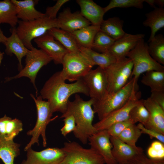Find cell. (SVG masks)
<instances>
[{
  "label": "cell",
  "mask_w": 164,
  "mask_h": 164,
  "mask_svg": "<svg viewBox=\"0 0 164 164\" xmlns=\"http://www.w3.org/2000/svg\"><path fill=\"white\" fill-rule=\"evenodd\" d=\"M43 99L49 102L52 112L64 114L66 111L69 97L73 94L82 93L89 96V91L83 79L67 84L62 78L60 71L53 74L46 82L40 91Z\"/></svg>",
  "instance_id": "1"
},
{
  "label": "cell",
  "mask_w": 164,
  "mask_h": 164,
  "mask_svg": "<svg viewBox=\"0 0 164 164\" xmlns=\"http://www.w3.org/2000/svg\"><path fill=\"white\" fill-rule=\"evenodd\" d=\"M94 99L84 100L77 94L73 101H68L66 111L60 118L72 115L75 120L76 128L73 132L76 138L84 144H86L89 138L97 132L92 122L95 113L92 108Z\"/></svg>",
  "instance_id": "2"
},
{
  "label": "cell",
  "mask_w": 164,
  "mask_h": 164,
  "mask_svg": "<svg viewBox=\"0 0 164 164\" xmlns=\"http://www.w3.org/2000/svg\"><path fill=\"white\" fill-rule=\"evenodd\" d=\"M138 79L132 77L117 92L108 94L100 100L94 99L93 109L95 113L97 114L99 120L121 108L127 102L132 95L138 90Z\"/></svg>",
  "instance_id": "3"
},
{
  "label": "cell",
  "mask_w": 164,
  "mask_h": 164,
  "mask_svg": "<svg viewBox=\"0 0 164 164\" xmlns=\"http://www.w3.org/2000/svg\"><path fill=\"white\" fill-rule=\"evenodd\" d=\"M16 32L25 46L31 50L34 47L32 41L43 35L51 29L59 28L57 18L44 17L28 21L19 20Z\"/></svg>",
  "instance_id": "4"
},
{
  "label": "cell",
  "mask_w": 164,
  "mask_h": 164,
  "mask_svg": "<svg viewBox=\"0 0 164 164\" xmlns=\"http://www.w3.org/2000/svg\"><path fill=\"white\" fill-rule=\"evenodd\" d=\"M30 95L35 102L37 111V119L34 128L27 132L28 136H32L29 143L24 149L26 151L32 145L36 143L39 145V138L41 135L43 139V146L46 147L47 145V139L46 135V127L50 122L56 119V116L52 118L53 113L52 112L49 102L43 100L40 95L36 96L30 94Z\"/></svg>",
  "instance_id": "5"
},
{
  "label": "cell",
  "mask_w": 164,
  "mask_h": 164,
  "mask_svg": "<svg viewBox=\"0 0 164 164\" xmlns=\"http://www.w3.org/2000/svg\"><path fill=\"white\" fill-rule=\"evenodd\" d=\"M132 61L133 67L131 78L138 79L141 74L150 70L164 72V67L154 60L148 50V44L144 39L140 40L135 47L126 55Z\"/></svg>",
  "instance_id": "6"
},
{
  "label": "cell",
  "mask_w": 164,
  "mask_h": 164,
  "mask_svg": "<svg viewBox=\"0 0 164 164\" xmlns=\"http://www.w3.org/2000/svg\"><path fill=\"white\" fill-rule=\"evenodd\" d=\"M133 67L132 60L125 57L104 69L108 82V94L117 92L127 84L131 78Z\"/></svg>",
  "instance_id": "7"
},
{
  "label": "cell",
  "mask_w": 164,
  "mask_h": 164,
  "mask_svg": "<svg viewBox=\"0 0 164 164\" xmlns=\"http://www.w3.org/2000/svg\"><path fill=\"white\" fill-rule=\"evenodd\" d=\"M64 157L59 164H104L103 157L94 149L83 147L74 142H66L62 148Z\"/></svg>",
  "instance_id": "8"
},
{
  "label": "cell",
  "mask_w": 164,
  "mask_h": 164,
  "mask_svg": "<svg viewBox=\"0 0 164 164\" xmlns=\"http://www.w3.org/2000/svg\"><path fill=\"white\" fill-rule=\"evenodd\" d=\"M61 75L65 80L76 81L82 78L92 69L93 66L80 52L67 53L62 64Z\"/></svg>",
  "instance_id": "9"
},
{
  "label": "cell",
  "mask_w": 164,
  "mask_h": 164,
  "mask_svg": "<svg viewBox=\"0 0 164 164\" xmlns=\"http://www.w3.org/2000/svg\"><path fill=\"white\" fill-rule=\"evenodd\" d=\"M52 60V59L42 50L34 47L29 50L26 56L25 67L17 74L8 77L6 80L10 81L23 77L28 78L36 89L37 96L38 91L35 84L37 74L42 67Z\"/></svg>",
  "instance_id": "10"
},
{
  "label": "cell",
  "mask_w": 164,
  "mask_h": 164,
  "mask_svg": "<svg viewBox=\"0 0 164 164\" xmlns=\"http://www.w3.org/2000/svg\"><path fill=\"white\" fill-rule=\"evenodd\" d=\"M89 91V96L100 100L108 94V82L104 70L98 67L91 69L83 78Z\"/></svg>",
  "instance_id": "11"
},
{
  "label": "cell",
  "mask_w": 164,
  "mask_h": 164,
  "mask_svg": "<svg viewBox=\"0 0 164 164\" xmlns=\"http://www.w3.org/2000/svg\"><path fill=\"white\" fill-rule=\"evenodd\" d=\"M140 94L138 91L135 93L123 106L110 113L94 124V127L98 131L106 130L114 123L128 119L130 111L140 101Z\"/></svg>",
  "instance_id": "12"
},
{
  "label": "cell",
  "mask_w": 164,
  "mask_h": 164,
  "mask_svg": "<svg viewBox=\"0 0 164 164\" xmlns=\"http://www.w3.org/2000/svg\"><path fill=\"white\" fill-rule=\"evenodd\" d=\"M27 158L21 164H59L65 154L62 148H48L39 152L31 147L27 151Z\"/></svg>",
  "instance_id": "13"
},
{
  "label": "cell",
  "mask_w": 164,
  "mask_h": 164,
  "mask_svg": "<svg viewBox=\"0 0 164 164\" xmlns=\"http://www.w3.org/2000/svg\"><path fill=\"white\" fill-rule=\"evenodd\" d=\"M34 40L37 46L50 57L56 64H62L63 57L68 52L48 32Z\"/></svg>",
  "instance_id": "14"
},
{
  "label": "cell",
  "mask_w": 164,
  "mask_h": 164,
  "mask_svg": "<svg viewBox=\"0 0 164 164\" xmlns=\"http://www.w3.org/2000/svg\"><path fill=\"white\" fill-rule=\"evenodd\" d=\"M88 141L91 147L95 149L103 157L105 164H118L113 155V146L106 130L98 131L91 136Z\"/></svg>",
  "instance_id": "15"
},
{
  "label": "cell",
  "mask_w": 164,
  "mask_h": 164,
  "mask_svg": "<svg viewBox=\"0 0 164 164\" xmlns=\"http://www.w3.org/2000/svg\"><path fill=\"white\" fill-rule=\"evenodd\" d=\"M59 28L69 32L91 25L90 22L76 11L72 13L69 8L65 9L57 18Z\"/></svg>",
  "instance_id": "16"
},
{
  "label": "cell",
  "mask_w": 164,
  "mask_h": 164,
  "mask_svg": "<svg viewBox=\"0 0 164 164\" xmlns=\"http://www.w3.org/2000/svg\"><path fill=\"white\" fill-rule=\"evenodd\" d=\"M145 36V34L142 33L132 34L125 32L122 37L115 40L108 52L117 60L126 57L127 54Z\"/></svg>",
  "instance_id": "17"
},
{
  "label": "cell",
  "mask_w": 164,
  "mask_h": 164,
  "mask_svg": "<svg viewBox=\"0 0 164 164\" xmlns=\"http://www.w3.org/2000/svg\"><path fill=\"white\" fill-rule=\"evenodd\" d=\"M110 139L113 146L112 155L118 164H122L135 155L143 152L141 147L129 145L117 138L110 137Z\"/></svg>",
  "instance_id": "18"
},
{
  "label": "cell",
  "mask_w": 164,
  "mask_h": 164,
  "mask_svg": "<svg viewBox=\"0 0 164 164\" xmlns=\"http://www.w3.org/2000/svg\"><path fill=\"white\" fill-rule=\"evenodd\" d=\"M76 2L80 7V14L91 25L100 26L105 13L103 8L92 0H77Z\"/></svg>",
  "instance_id": "19"
},
{
  "label": "cell",
  "mask_w": 164,
  "mask_h": 164,
  "mask_svg": "<svg viewBox=\"0 0 164 164\" xmlns=\"http://www.w3.org/2000/svg\"><path fill=\"white\" fill-rule=\"evenodd\" d=\"M11 32V35L7 38L4 43L5 46V52L7 55L11 56L13 54L15 55L19 62V70H20L22 69V59L26 56L29 50L25 46L18 36L15 27L12 28Z\"/></svg>",
  "instance_id": "20"
},
{
  "label": "cell",
  "mask_w": 164,
  "mask_h": 164,
  "mask_svg": "<svg viewBox=\"0 0 164 164\" xmlns=\"http://www.w3.org/2000/svg\"><path fill=\"white\" fill-rule=\"evenodd\" d=\"M143 104L150 114L151 128L164 135V110L149 97L142 99Z\"/></svg>",
  "instance_id": "21"
},
{
  "label": "cell",
  "mask_w": 164,
  "mask_h": 164,
  "mask_svg": "<svg viewBox=\"0 0 164 164\" xmlns=\"http://www.w3.org/2000/svg\"><path fill=\"white\" fill-rule=\"evenodd\" d=\"M17 9V16L23 21H28L46 17L45 13L37 11L35 6L38 0H11Z\"/></svg>",
  "instance_id": "22"
},
{
  "label": "cell",
  "mask_w": 164,
  "mask_h": 164,
  "mask_svg": "<svg viewBox=\"0 0 164 164\" xmlns=\"http://www.w3.org/2000/svg\"><path fill=\"white\" fill-rule=\"evenodd\" d=\"M80 52L93 66L98 65L103 69L115 62L117 59L108 52H97L94 50L84 47L78 44Z\"/></svg>",
  "instance_id": "23"
},
{
  "label": "cell",
  "mask_w": 164,
  "mask_h": 164,
  "mask_svg": "<svg viewBox=\"0 0 164 164\" xmlns=\"http://www.w3.org/2000/svg\"><path fill=\"white\" fill-rule=\"evenodd\" d=\"M22 121L16 118L12 119L5 114L0 118V138L7 140L14 138L23 129Z\"/></svg>",
  "instance_id": "24"
},
{
  "label": "cell",
  "mask_w": 164,
  "mask_h": 164,
  "mask_svg": "<svg viewBox=\"0 0 164 164\" xmlns=\"http://www.w3.org/2000/svg\"><path fill=\"white\" fill-rule=\"evenodd\" d=\"M145 16L146 19L142 24L144 26L151 29L149 42L154 38L156 32L164 27V9L156 7L153 10L146 13Z\"/></svg>",
  "instance_id": "25"
},
{
  "label": "cell",
  "mask_w": 164,
  "mask_h": 164,
  "mask_svg": "<svg viewBox=\"0 0 164 164\" xmlns=\"http://www.w3.org/2000/svg\"><path fill=\"white\" fill-rule=\"evenodd\" d=\"M100 30V26L90 25L70 33L78 44L84 47L91 49L94 37Z\"/></svg>",
  "instance_id": "26"
},
{
  "label": "cell",
  "mask_w": 164,
  "mask_h": 164,
  "mask_svg": "<svg viewBox=\"0 0 164 164\" xmlns=\"http://www.w3.org/2000/svg\"><path fill=\"white\" fill-rule=\"evenodd\" d=\"M69 53H80L76 41L71 34L60 28H53L48 31Z\"/></svg>",
  "instance_id": "27"
},
{
  "label": "cell",
  "mask_w": 164,
  "mask_h": 164,
  "mask_svg": "<svg viewBox=\"0 0 164 164\" xmlns=\"http://www.w3.org/2000/svg\"><path fill=\"white\" fill-rule=\"evenodd\" d=\"M124 21L118 17L103 20L100 25V30L115 40L122 37L125 33L123 29Z\"/></svg>",
  "instance_id": "28"
},
{
  "label": "cell",
  "mask_w": 164,
  "mask_h": 164,
  "mask_svg": "<svg viewBox=\"0 0 164 164\" xmlns=\"http://www.w3.org/2000/svg\"><path fill=\"white\" fill-rule=\"evenodd\" d=\"M20 146L13 140L0 138V159L4 164H14L15 159L20 154Z\"/></svg>",
  "instance_id": "29"
},
{
  "label": "cell",
  "mask_w": 164,
  "mask_h": 164,
  "mask_svg": "<svg viewBox=\"0 0 164 164\" xmlns=\"http://www.w3.org/2000/svg\"><path fill=\"white\" fill-rule=\"evenodd\" d=\"M17 9L11 0L0 1V25L7 23L13 28L18 24Z\"/></svg>",
  "instance_id": "30"
},
{
  "label": "cell",
  "mask_w": 164,
  "mask_h": 164,
  "mask_svg": "<svg viewBox=\"0 0 164 164\" xmlns=\"http://www.w3.org/2000/svg\"><path fill=\"white\" fill-rule=\"evenodd\" d=\"M141 82L149 87L151 92L164 91V72L154 70L146 72Z\"/></svg>",
  "instance_id": "31"
},
{
  "label": "cell",
  "mask_w": 164,
  "mask_h": 164,
  "mask_svg": "<svg viewBox=\"0 0 164 164\" xmlns=\"http://www.w3.org/2000/svg\"><path fill=\"white\" fill-rule=\"evenodd\" d=\"M129 119L135 124H142L146 128H151V118L149 113L143 104L142 99L134 107L129 114Z\"/></svg>",
  "instance_id": "32"
},
{
  "label": "cell",
  "mask_w": 164,
  "mask_h": 164,
  "mask_svg": "<svg viewBox=\"0 0 164 164\" xmlns=\"http://www.w3.org/2000/svg\"><path fill=\"white\" fill-rule=\"evenodd\" d=\"M148 50L152 57L156 61L164 65V37L161 34L155 35L149 42Z\"/></svg>",
  "instance_id": "33"
},
{
  "label": "cell",
  "mask_w": 164,
  "mask_h": 164,
  "mask_svg": "<svg viewBox=\"0 0 164 164\" xmlns=\"http://www.w3.org/2000/svg\"><path fill=\"white\" fill-rule=\"evenodd\" d=\"M115 40L100 30L94 37L91 49L101 53L108 52Z\"/></svg>",
  "instance_id": "34"
},
{
  "label": "cell",
  "mask_w": 164,
  "mask_h": 164,
  "mask_svg": "<svg viewBox=\"0 0 164 164\" xmlns=\"http://www.w3.org/2000/svg\"><path fill=\"white\" fill-rule=\"evenodd\" d=\"M142 134L140 130L134 124L125 129L117 138L129 145L135 146L136 143Z\"/></svg>",
  "instance_id": "35"
},
{
  "label": "cell",
  "mask_w": 164,
  "mask_h": 164,
  "mask_svg": "<svg viewBox=\"0 0 164 164\" xmlns=\"http://www.w3.org/2000/svg\"><path fill=\"white\" fill-rule=\"evenodd\" d=\"M144 2V0H111L103 9L105 13L115 8L134 7L142 9L143 8Z\"/></svg>",
  "instance_id": "36"
},
{
  "label": "cell",
  "mask_w": 164,
  "mask_h": 164,
  "mask_svg": "<svg viewBox=\"0 0 164 164\" xmlns=\"http://www.w3.org/2000/svg\"><path fill=\"white\" fill-rule=\"evenodd\" d=\"M135 124L131 120H127L116 122L111 125L106 130L110 137L118 138L126 128Z\"/></svg>",
  "instance_id": "37"
},
{
  "label": "cell",
  "mask_w": 164,
  "mask_h": 164,
  "mask_svg": "<svg viewBox=\"0 0 164 164\" xmlns=\"http://www.w3.org/2000/svg\"><path fill=\"white\" fill-rule=\"evenodd\" d=\"M150 159H164V144L159 141H155L151 144L147 150Z\"/></svg>",
  "instance_id": "38"
},
{
  "label": "cell",
  "mask_w": 164,
  "mask_h": 164,
  "mask_svg": "<svg viewBox=\"0 0 164 164\" xmlns=\"http://www.w3.org/2000/svg\"><path fill=\"white\" fill-rule=\"evenodd\" d=\"M64 125L60 129L61 134L66 137L68 134L75 131L76 124L73 117L69 115L63 118Z\"/></svg>",
  "instance_id": "39"
},
{
  "label": "cell",
  "mask_w": 164,
  "mask_h": 164,
  "mask_svg": "<svg viewBox=\"0 0 164 164\" xmlns=\"http://www.w3.org/2000/svg\"><path fill=\"white\" fill-rule=\"evenodd\" d=\"M68 0H58L53 6L48 7L46 9L45 14L46 17L49 18L55 19L56 18L58 12L61 7L65 3L69 1Z\"/></svg>",
  "instance_id": "40"
},
{
  "label": "cell",
  "mask_w": 164,
  "mask_h": 164,
  "mask_svg": "<svg viewBox=\"0 0 164 164\" xmlns=\"http://www.w3.org/2000/svg\"><path fill=\"white\" fill-rule=\"evenodd\" d=\"M140 130L142 134H145L149 135L151 138H155L162 142L164 143V135L153 129L145 128L143 125L139 123L137 125Z\"/></svg>",
  "instance_id": "41"
},
{
  "label": "cell",
  "mask_w": 164,
  "mask_h": 164,
  "mask_svg": "<svg viewBox=\"0 0 164 164\" xmlns=\"http://www.w3.org/2000/svg\"><path fill=\"white\" fill-rule=\"evenodd\" d=\"M122 164H152L144 152L138 154Z\"/></svg>",
  "instance_id": "42"
},
{
  "label": "cell",
  "mask_w": 164,
  "mask_h": 164,
  "mask_svg": "<svg viewBox=\"0 0 164 164\" xmlns=\"http://www.w3.org/2000/svg\"><path fill=\"white\" fill-rule=\"evenodd\" d=\"M151 93L149 97L164 110V91H154Z\"/></svg>",
  "instance_id": "43"
},
{
  "label": "cell",
  "mask_w": 164,
  "mask_h": 164,
  "mask_svg": "<svg viewBox=\"0 0 164 164\" xmlns=\"http://www.w3.org/2000/svg\"><path fill=\"white\" fill-rule=\"evenodd\" d=\"M150 159L152 164H164V159Z\"/></svg>",
  "instance_id": "44"
},
{
  "label": "cell",
  "mask_w": 164,
  "mask_h": 164,
  "mask_svg": "<svg viewBox=\"0 0 164 164\" xmlns=\"http://www.w3.org/2000/svg\"><path fill=\"white\" fill-rule=\"evenodd\" d=\"M7 38L4 34L0 27V43L4 44L6 41Z\"/></svg>",
  "instance_id": "45"
},
{
  "label": "cell",
  "mask_w": 164,
  "mask_h": 164,
  "mask_svg": "<svg viewBox=\"0 0 164 164\" xmlns=\"http://www.w3.org/2000/svg\"><path fill=\"white\" fill-rule=\"evenodd\" d=\"M155 5H158L159 8H163L164 6V0H154Z\"/></svg>",
  "instance_id": "46"
},
{
  "label": "cell",
  "mask_w": 164,
  "mask_h": 164,
  "mask_svg": "<svg viewBox=\"0 0 164 164\" xmlns=\"http://www.w3.org/2000/svg\"><path fill=\"white\" fill-rule=\"evenodd\" d=\"M144 2L147 3L151 7L154 9L156 7L154 0H144Z\"/></svg>",
  "instance_id": "47"
},
{
  "label": "cell",
  "mask_w": 164,
  "mask_h": 164,
  "mask_svg": "<svg viewBox=\"0 0 164 164\" xmlns=\"http://www.w3.org/2000/svg\"><path fill=\"white\" fill-rule=\"evenodd\" d=\"M4 53L0 51V65H1L2 61L3 58Z\"/></svg>",
  "instance_id": "48"
}]
</instances>
